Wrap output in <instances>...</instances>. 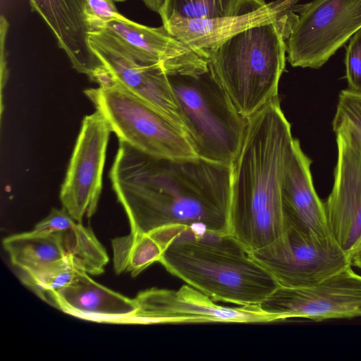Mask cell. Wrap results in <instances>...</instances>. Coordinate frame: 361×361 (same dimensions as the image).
Wrapping results in <instances>:
<instances>
[{
  "mask_svg": "<svg viewBox=\"0 0 361 361\" xmlns=\"http://www.w3.org/2000/svg\"><path fill=\"white\" fill-rule=\"evenodd\" d=\"M109 178L132 232L230 233L231 165L158 158L119 140Z\"/></svg>",
  "mask_w": 361,
  "mask_h": 361,
  "instance_id": "1",
  "label": "cell"
},
{
  "mask_svg": "<svg viewBox=\"0 0 361 361\" xmlns=\"http://www.w3.org/2000/svg\"><path fill=\"white\" fill-rule=\"evenodd\" d=\"M231 164L230 233L249 252L279 239L286 226L281 186L294 137L279 97L247 118Z\"/></svg>",
  "mask_w": 361,
  "mask_h": 361,
  "instance_id": "2",
  "label": "cell"
},
{
  "mask_svg": "<svg viewBox=\"0 0 361 361\" xmlns=\"http://www.w3.org/2000/svg\"><path fill=\"white\" fill-rule=\"evenodd\" d=\"M149 234L161 248L158 262L215 302L259 305L279 287L231 233H198L176 226Z\"/></svg>",
  "mask_w": 361,
  "mask_h": 361,
  "instance_id": "3",
  "label": "cell"
},
{
  "mask_svg": "<svg viewBox=\"0 0 361 361\" xmlns=\"http://www.w3.org/2000/svg\"><path fill=\"white\" fill-rule=\"evenodd\" d=\"M248 28L208 52V66L239 114L248 118L279 97L292 14Z\"/></svg>",
  "mask_w": 361,
  "mask_h": 361,
  "instance_id": "4",
  "label": "cell"
},
{
  "mask_svg": "<svg viewBox=\"0 0 361 361\" xmlns=\"http://www.w3.org/2000/svg\"><path fill=\"white\" fill-rule=\"evenodd\" d=\"M168 76L198 158L231 166L242 145L247 119L239 114L209 68Z\"/></svg>",
  "mask_w": 361,
  "mask_h": 361,
  "instance_id": "5",
  "label": "cell"
},
{
  "mask_svg": "<svg viewBox=\"0 0 361 361\" xmlns=\"http://www.w3.org/2000/svg\"><path fill=\"white\" fill-rule=\"evenodd\" d=\"M84 93L119 140L158 158H198L183 128L112 76L109 83Z\"/></svg>",
  "mask_w": 361,
  "mask_h": 361,
  "instance_id": "6",
  "label": "cell"
},
{
  "mask_svg": "<svg viewBox=\"0 0 361 361\" xmlns=\"http://www.w3.org/2000/svg\"><path fill=\"white\" fill-rule=\"evenodd\" d=\"M293 10L286 44L293 67H322L361 29V0H314Z\"/></svg>",
  "mask_w": 361,
  "mask_h": 361,
  "instance_id": "7",
  "label": "cell"
},
{
  "mask_svg": "<svg viewBox=\"0 0 361 361\" xmlns=\"http://www.w3.org/2000/svg\"><path fill=\"white\" fill-rule=\"evenodd\" d=\"M250 252L283 288L312 286L352 266L350 255L331 235L317 238L292 227L273 243Z\"/></svg>",
  "mask_w": 361,
  "mask_h": 361,
  "instance_id": "8",
  "label": "cell"
},
{
  "mask_svg": "<svg viewBox=\"0 0 361 361\" xmlns=\"http://www.w3.org/2000/svg\"><path fill=\"white\" fill-rule=\"evenodd\" d=\"M137 310L128 320L130 324L169 323H257L279 321L259 305L228 307L191 287L178 290L156 288L143 290L135 298Z\"/></svg>",
  "mask_w": 361,
  "mask_h": 361,
  "instance_id": "9",
  "label": "cell"
},
{
  "mask_svg": "<svg viewBox=\"0 0 361 361\" xmlns=\"http://www.w3.org/2000/svg\"><path fill=\"white\" fill-rule=\"evenodd\" d=\"M111 132L98 110L82 119L59 193L63 208L78 223L97 210Z\"/></svg>",
  "mask_w": 361,
  "mask_h": 361,
  "instance_id": "10",
  "label": "cell"
},
{
  "mask_svg": "<svg viewBox=\"0 0 361 361\" xmlns=\"http://www.w3.org/2000/svg\"><path fill=\"white\" fill-rule=\"evenodd\" d=\"M279 321L361 317V276L348 267L312 286L277 287L260 305Z\"/></svg>",
  "mask_w": 361,
  "mask_h": 361,
  "instance_id": "11",
  "label": "cell"
},
{
  "mask_svg": "<svg viewBox=\"0 0 361 361\" xmlns=\"http://www.w3.org/2000/svg\"><path fill=\"white\" fill-rule=\"evenodd\" d=\"M89 43L113 78L185 131L180 105L168 75L161 68L141 63L116 37L104 31L90 33Z\"/></svg>",
  "mask_w": 361,
  "mask_h": 361,
  "instance_id": "12",
  "label": "cell"
},
{
  "mask_svg": "<svg viewBox=\"0 0 361 361\" xmlns=\"http://www.w3.org/2000/svg\"><path fill=\"white\" fill-rule=\"evenodd\" d=\"M102 30L116 37L137 61L157 66L168 75L194 73L209 68L207 58L173 36L163 25L149 27L121 15Z\"/></svg>",
  "mask_w": 361,
  "mask_h": 361,
  "instance_id": "13",
  "label": "cell"
},
{
  "mask_svg": "<svg viewBox=\"0 0 361 361\" xmlns=\"http://www.w3.org/2000/svg\"><path fill=\"white\" fill-rule=\"evenodd\" d=\"M336 136L334 186L324 204L331 236L350 255L361 237V154L345 136Z\"/></svg>",
  "mask_w": 361,
  "mask_h": 361,
  "instance_id": "14",
  "label": "cell"
},
{
  "mask_svg": "<svg viewBox=\"0 0 361 361\" xmlns=\"http://www.w3.org/2000/svg\"><path fill=\"white\" fill-rule=\"evenodd\" d=\"M299 0H276L238 16L188 19L172 17L163 25L176 38L208 59V52L235 35L288 16Z\"/></svg>",
  "mask_w": 361,
  "mask_h": 361,
  "instance_id": "15",
  "label": "cell"
},
{
  "mask_svg": "<svg viewBox=\"0 0 361 361\" xmlns=\"http://www.w3.org/2000/svg\"><path fill=\"white\" fill-rule=\"evenodd\" d=\"M312 161L298 139L288 159L281 186V204L286 228H294L317 238L331 236L324 204L314 188Z\"/></svg>",
  "mask_w": 361,
  "mask_h": 361,
  "instance_id": "16",
  "label": "cell"
},
{
  "mask_svg": "<svg viewBox=\"0 0 361 361\" xmlns=\"http://www.w3.org/2000/svg\"><path fill=\"white\" fill-rule=\"evenodd\" d=\"M29 1L52 31L73 68L91 80L102 64L89 43L91 32L85 15L86 0Z\"/></svg>",
  "mask_w": 361,
  "mask_h": 361,
  "instance_id": "17",
  "label": "cell"
},
{
  "mask_svg": "<svg viewBox=\"0 0 361 361\" xmlns=\"http://www.w3.org/2000/svg\"><path fill=\"white\" fill-rule=\"evenodd\" d=\"M47 302L71 316L102 323L127 324L137 310L135 298L98 283L80 270L71 284L52 293Z\"/></svg>",
  "mask_w": 361,
  "mask_h": 361,
  "instance_id": "18",
  "label": "cell"
},
{
  "mask_svg": "<svg viewBox=\"0 0 361 361\" xmlns=\"http://www.w3.org/2000/svg\"><path fill=\"white\" fill-rule=\"evenodd\" d=\"M3 245L12 264L20 270L31 269L66 257L61 233L32 230L5 238Z\"/></svg>",
  "mask_w": 361,
  "mask_h": 361,
  "instance_id": "19",
  "label": "cell"
},
{
  "mask_svg": "<svg viewBox=\"0 0 361 361\" xmlns=\"http://www.w3.org/2000/svg\"><path fill=\"white\" fill-rule=\"evenodd\" d=\"M264 0H164L159 12L162 23L172 17L188 19L238 16L258 10Z\"/></svg>",
  "mask_w": 361,
  "mask_h": 361,
  "instance_id": "20",
  "label": "cell"
},
{
  "mask_svg": "<svg viewBox=\"0 0 361 361\" xmlns=\"http://www.w3.org/2000/svg\"><path fill=\"white\" fill-rule=\"evenodd\" d=\"M114 269L117 274L129 272L136 276L161 256V248L149 234L130 232L111 243Z\"/></svg>",
  "mask_w": 361,
  "mask_h": 361,
  "instance_id": "21",
  "label": "cell"
},
{
  "mask_svg": "<svg viewBox=\"0 0 361 361\" xmlns=\"http://www.w3.org/2000/svg\"><path fill=\"white\" fill-rule=\"evenodd\" d=\"M61 234L66 257L77 269L89 275L104 272L109 257L90 228L78 222Z\"/></svg>",
  "mask_w": 361,
  "mask_h": 361,
  "instance_id": "22",
  "label": "cell"
},
{
  "mask_svg": "<svg viewBox=\"0 0 361 361\" xmlns=\"http://www.w3.org/2000/svg\"><path fill=\"white\" fill-rule=\"evenodd\" d=\"M20 271L22 283L46 302L52 293L71 284L78 272L68 257Z\"/></svg>",
  "mask_w": 361,
  "mask_h": 361,
  "instance_id": "23",
  "label": "cell"
},
{
  "mask_svg": "<svg viewBox=\"0 0 361 361\" xmlns=\"http://www.w3.org/2000/svg\"><path fill=\"white\" fill-rule=\"evenodd\" d=\"M335 134L345 136L361 154V93L341 91L333 120Z\"/></svg>",
  "mask_w": 361,
  "mask_h": 361,
  "instance_id": "24",
  "label": "cell"
},
{
  "mask_svg": "<svg viewBox=\"0 0 361 361\" xmlns=\"http://www.w3.org/2000/svg\"><path fill=\"white\" fill-rule=\"evenodd\" d=\"M114 0H86L85 15L90 32H99L121 14Z\"/></svg>",
  "mask_w": 361,
  "mask_h": 361,
  "instance_id": "25",
  "label": "cell"
},
{
  "mask_svg": "<svg viewBox=\"0 0 361 361\" xmlns=\"http://www.w3.org/2000/svg\"><path fill=\"white\" fill-rule=\"evenodd\" d=\"M345 63L349 89L361 93V29L350 39Z\"/></svg>",
  "mask_w": 361,
  "mask_h": 361,
  "instance_id": "26",
  "label": "cell"
},
{
  "mask_svg": "<svg viewBox=\"0 0 361 361\" xmlns=\"http://www.w3.org/2000/svg\"><path fill=\"white\" fill-rule=\"evenodd\" d=\"M77 223L65 209L53 208L49 214L35 226L33 231L61 233L73 227Z\"/></svg>",
  "mask_w": 361,
  "mask_h": 361,
  "instance_id": "27",
  "label": "cell"
},
{
  "mask_svg": "<svg viewBox=\"0 0 361 361\" xmlns=\"http://www.w3.org/2000/svg\"><path fill=\"white\" fill-rule=\"evenodd\" d=\"M9 23L6 18L1 15L0 18V46H1V59H0V69H1V115L3 112V102L2 94L3 90L6 84L8 77V70L7 68L6 61V39L7 32L8 30Z\"/></svg>",
  "mask_w": 361,
  "mask_h": 361,
  "instance_id": "28",
  "label": "cell"
},
{
  "mask_svg": "<svg viewBox=\"0 0 361 361\" xmlns=\"http://www.w3.org/2000/svg\"><path fill=\"white\" fill-rule=\"evenodd\" d=\"M350 259L351 265L361 269V237L350 253Z\"/></svg>",
  "mask_w": 361,
  "mask_h": 361,
  "instance_id": "29",
  "label": "cell"
},
{
  "mask_svg": "<svg viewBox=\"0 0 361 361\" xmlns=\"http://www.w3.org/2000/svg\"><path fill=\"white\" fill-rule=\"evenodd\" d=\"M144 4L151 11L159 13L164 0H142Z\"/></svg>",
  "mask_w": 361,
  "mask_h": 361,
  "instance_id": "30",
  "label": "cell"
},
{
  "mask_svg": "<svg viewBox=\"0 0 361 361\" xmlns=\"http://www.w3.org/2000/svg\"><path fill=\"white\" fill-rule=\"evenodd\" d=\"M114 1H124L126 0H114Z\"/></svg>",
  "mask_w": 361,
  "mask_h": 361,
  "instance_id": "31",
  "label": "cell"
}]
</instances>
